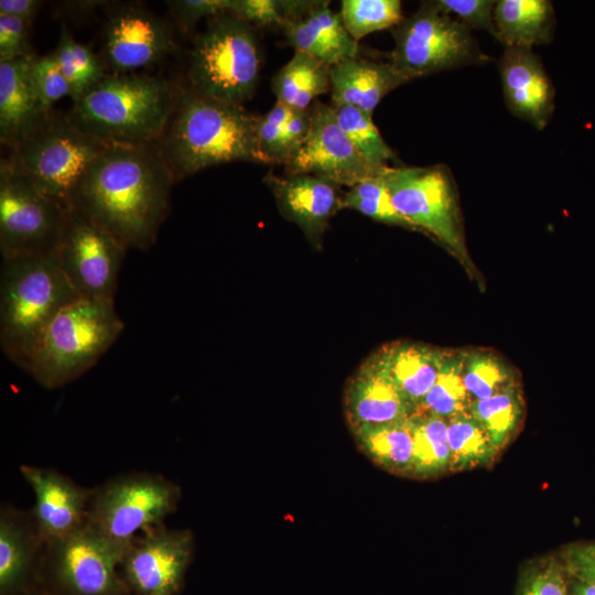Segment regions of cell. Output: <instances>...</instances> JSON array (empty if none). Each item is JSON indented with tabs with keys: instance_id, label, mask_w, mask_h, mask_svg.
Instances as JSON below:
<instances>
[{
	"instance_id": "30",
	"label": "cell",
	"mask_w": 595,
	"mask_h": 595,
	"mask_svg": "<svg viewBox=\"0 0 595 595\" xmlns=\"http://www.w3.org/2000/svg\"><path fill=\"white\" fill-rule=\"evenodd\" d=\"M465 351L445 350L436 380L415 412L448 420L467 413L472 399L463 379Z\"/></svg>"
},
{
	"instance_id": "12",
	"label": "cell",
	"mask_w": 595,
	"mask_h": 595,
	"mask_svg": "<svg viewBox=\"0 0 595 595\" xmlns=\"http://www.w3.org/2000/svg\"><path fill=\"white\" fill-rule=\"evenodd\" d=\"M126 550L86 523L66 538L47 542L40 570L64 595H123L128 587L118 567Z\"/></svg>"
},
{
	"instance_id": "22",
	"label": "cell",
	"mask_w": 595,
	"mask_h": 595,
	"mask_svg": "<svg viewBox=\"0 0 595 595\" xmlns=\"http://www.w3.org/2000/svg\"><path fill=\"white\" fill-rule=\"evenodd\" d=\"M34 56L0 62V140L11 150L51 113L44 112L33 85Z\"/></svg>"
},
{
	"instance_id": "7",
	"label": "cell",
	"mask_w": 595,
	"mask_h": 595,
	"mask_svg": "<svg viewBox=\"0 0 595 595\" xmlns=\"http://www.w3.org/2000/svg\"><path fill=\"white\" fill-rule=\"evenodd\" d=\"M107 145L75 127L66 115L51 112L8 159L40 192L69 210L79 182Z\"/></svg>"
},
{
	"instance_id": "32",
	"label": "cell",
	"mask_w": 595,
	"mask_h": 595,
	"mask_svg": "<svg viewBox=\"0 0 595 595\" xmlns=\"http://www.w3.org/2000/svg\"><path fill=\"white\" fill-rule=\"evenodd\" d=\"M451 470L489 464L499 452L488 432L469 412L447 420Z\"/></svg>"
},
{
	"instance_id": "2",
	"label": "cell",
	"mask_w": 595,
	"mask_h": 595,
	"mask_svg": "<svg viewBox=\"0 0 595 595\" xmlns=\"http://www.w3.org/2000/svg\"><path fill=\"white\" fill-rule=\"evenodd\" d=\"M258 116L182 88L175 109L155 143L174 181L234 161L261 163Z\"/></svg>"
},
{
	"instance_id": "5",
	"label": "cell",
	"mask_w": 595,
	"mask_h": 595,
	"mask_svg": "<svg viewBox=\"0 0 595 595\" xmlns=\"http://www.w3.org/2000/svg\"><path fill=\"white\" fill-rule=\"evenodd\" d=\"M123 328L113 301L78 298L50 323L25 371L46 389L63 387L94 367Z\"/></svg>"
},
{
	"instance_id": "8",
	"label": "cell",
	"mask_w": 595,
	"mask_h": 595,
	"mask_svg": "<svg viewBox=\"0 0 595 595\" xmlns=\"http://www.w3.org/2000/svg\"><path fill=\"white\" fill-rule=\"evenodd\" d=\"M181 498V487L162 474H119L94 487L86 523L106 539L128 548L144 529L164 523L177 510Z\"/></svg>"
},
{
	"instance_id": "40",
	"label": "cell",
	"mask_w": 595,
	"mask_h": 595,
	"mask_svg": "<svg viewBox=\"0 0 595 595\" xmlns=\"http://www.w3.org/2000/svg\"><path fill=\"white\" fill-rule=\"evenodd\" d=\"M33 85L44 112H52V106L65 96H71V86L63 75L54 52L34 56L31 66Z\"/></svg>"
},
{
	"instance_id": "1",
	"label": "cell",
	"mask_w": 595,
	"mask_h": 595,
	"mask_svg": "<svg viewBox=\"0 0 595 595\" xmlns=\"http://www.w3.org/2000/svg\"><path fill=\"white\" fill-rule=\"evenodd\" d=\"M174 182L155 143L108 144L79 182L72 209L126 249L148 250L170 212Z\"/></svg>"
},
{
	"instance_id": "14",
	"label": "cell",
	"mask_w": 595,
	"mask_h": 595,
	"mask_svg": "<svg viewBox=\"0 0 595 595\" xmlns=\"http://www.w3.org/2000/svg\"><path fill=\"white\" fill-rule=\"evenodd\" d=\"M190 529L165 523L144 529L128 545L120 566L134 595H175L194 553Z\"/></svg>"
},
{
	"instance_id": "21",
	"label": "cell",
	"mask_w": 595,
	"mask_h": 595,
	"mask_svg": "<svg viewBox=\"0 0 595 595\" xmlns=\"http://www.w3.org/2000/svg\"><path fill=\"white\" fill-rule=\"evenodd\" d=\"M46 542L30 509L10 504L0 508V593L23 591L34 567L41 565Z\"/></svg>"
},
{
	"instance_id": "33",
	"label": "cell",
	"mask_w": 595,
	"mask_h": 595,
	"mask_svg": "<svg viewBox=\"0 0 595 595\" xmlns=\"http://www.w3.org/2000/svg\"><path fill=\"white\" fill-rule=\"evenodd\" d=\"M469 414L488 432L500 451L518 430L523 413V401L518 385L486 399L473 400Z\"/></svg>"
},
{
	"instance_id": "17",
	"label": "cell",
	"mask_w": 595,
	"mask_h": 595,
	"mask_svg": "<svg viewBox=\"0 0 595 595\" xmlns=\"http://www.w3.org/2000/svg\"><path fill=\"white\" fill-rule=\"evenodd\" d=\"M19 468L34 493L30 510L46 543L66 538L86 524L94 487H84L53 468L28 464Z\"/></svg>"
},
{
	"instance_id": "34",
	"label": "cell",
	"mask_w": 595,
	"mask_h": 595,
	"mask_svg": "<svg viewBox=\"0 0 595 595\" xmlns=\"http://www.w3.org/2000/svg\"><path fill=\"white\" fill-rule=\"evenodd\" d=\"M463 379L472 400L489 398L517 385L509 366L482 350L465 351Z\"/></svg>"
},
{
	"instance_id": "31",
	"label": "cell",
	"mask_w": 595,
	"mask_h": 595,
	"mask_svg": "<svg viewBox=\"0 0 595 595\" xmlns=\"http://www.w3.org/2000/svg\"><path fill=\"white\" fill-rule=\"evenodd\" d=\"M53 52L71 86L73 101L78 100L108 75L101 57L87 45L77 42L65 25H62L57 46Z\"/></svg>"
},
{
	"instance_id": "46",
	"label": "cell",
	"mask_w": 595,
	"mask_h": 595,
	"mask_svg": "<svg viewBox=\"0 0 595 595\" xmlns=\"http://www.w3.org/2000/svg\"><path fill=\"white\" fill-rule=\"evenodd\" d=\"M311 108V107H310ZM292 109L283 130L285 163L294 155L306 140L311 129V109ZM284 163V164H285Z\"/></svg>"
},
{
	"instance_id": "49",
	"label": "cell",
	"mask_w": 595,
	"mask_h": 595,
	"mask_svg": "<svg viewBox=\"0 0 595 595\" xmlns=\"http://www.w3.org/2000/svg\"><path fill=\"white\" fill-rule=\"evenodd\" d=\"M35 595H51V594L40 593V594H35Z\"/></svg>"
},
{
	"instance_id": "41",
	"label": "cell",
	"mask_w": 595,
	"mask_h": 595,
	"mask_svg": "<svg viewBox=\"0 0 595 595\" xmlns=\"http://www.w3.org/2000/svg\"><path fill=\"white\" fill-rule=\"evenodd\" d=\"M566 576L560 560L544 559L524 573L518 595H567Z\"/></svg>"
},
{
	"instance_id": "39",
	"label": "cell",
	"mask_w": 595,
	"mask_h": 595,
	"mask_svg": "<svg viewBox=\"0 0 595 595\" xmlns=\"http://www.w3.org/2000/svg\"><path fill=\"white\" fill-rule=\"evenodd\" d=\"M291 107L277 100L264 115L258 116L257 142L262 164L285 163L283 130L291 112Z\"/></svg>"
},
{
	"instance_id": "25",
	"label": "cell",
	"mask_w": 595,
	"mask_h": 595,
	"mask_svg": "<svg viewBox=\"0 0 595 595\" xmlns=\"http://www.w3.org/2000/svg\"><path fill=\"white\" fill-rule=\"evenodd\" d=\"M444 351L425 344L399 342L376 354L401 394L416 411L436 380Z\"/></svg>"
},
{
	"instance_id": "29",
	"label": "cell",
	"mask_w": 595,
	"mask_h": 595,
	"mask_svg": "<svg viewBox=\"0 0 595 595\" xmlns=\"http://www.w3.org/2000/svg\"><path fill=\"white\" fill-rule=\"evenodd\" d=\"M409 422L413 436L411 476L431 478L451 470L447 420L415 412Z\"/></svg>"
},
{
	"instance_id": "13",
	"label": "cell",
	"mask_w": 595,
	"mask_h": 595,
	"mask_svg": "<svg viewBox=\"0 0 595 595\" xmlns=\"http://www.w3.org/2000/svg\"><path fill=\"white\" fill-rule=\"evenodd\" d=\"M128 249L76 209H69L56 261L79 298L113 301Z\"/></svg>"
},
{
	"instance_id": "10",
	"label": "cell",
	"mask_w": 595,
	"mask_h": 595,
	"mask_svg": "<svg viewBox=\"0 0 595 595\" xmlns=\"http://www.w3.org/2000/svg\"><path fill=\"white\" fill-rule=\"evenodd\" d=\"M382 177L399 214L415 229L429 232L468 266L470 260L450 169L443 164L389 166Z\"/></svg>"
},
{
	"instance_id": "19",
	"label": "cell",
	"mask_w": 595,
	"mask_h": 595,
	"mask_svg": "<svg viewBox=\"0 0 595 595\" xmlns=\"http://www.w3.org/2000/svg\"><path fill=\"white\" fill-rule=\"evenodd\" d=\"M263 182L283 216L296 224L313 245H318L331 217L342 208L340 186L310 174L278 176L271 171Z\"/></svg>"
},
{
	"instance_id": "18",
	"label": "cell",
	"mask_w": 595,
	"mask_h": 595,
	"mask_svg": "<svg viewBox=\"0 0 595 595\" xmlns=\"http://www.w3.org/2000/svg\"><path fill=\"white\" fill-rule=\"evenodd\" d=\"M509 111L536 129H544L554 111L555 88L532 48L507 46L499 62Z\"/></svg>"
},
{
	"instance_id": "6",
	"label": "cell",
	"mask_w": 595,
	"mask_h": 595,
	"mask_svg": "<svg viewBox=\"0 0 595 595\" xmlns=\"http://www.w3.org/2000/svg\"><path fill=\"white\" fill-rule=\"evenodd\" d=\"M261 55L253 26L231 13L209 20L188 57L190 88L205 98L244 105L257 87Z\"/></svg>"
},
{
	"instance_id": "27",
	"label": "cell",
	"mask_w": 595,
	"mask_h": 595,
	"mask_svg": "<svg viewBox=\"0 0 595 595\" xmlns=\"http://www.w3.org/2000/svg\"><path fill=\"white\" fill-rule=\"evenodd\" d=\"M358 448L377 466L396 475L411 476L413 436L409 419L350 429Z\"/></svg>"
},
{
	"instance_id": "20",
	"label": "cell",
	"mask_w": 595,
	"mask_h": 595,
	"mask_svg": "<svg viewBox=\"0 0 595 595\" xmlns=\"http://www.w3.org/2000/svg\"><path fill=\"white\" fill-rule=\"evenodd\" d=\"M349 428L408 420L415 409L401 394L377 354L348 381L344 396Z\"/></svg>"
},
{
	"instance_id": "16",
	"label": "cell",
	"mask_w": 595,
	"mask_h": 595,
	"mask_svg": "<svg viewBox=\"0 0 595 595\" xmlns=\"http://www.w3.org/2000/svg\"><path fill=\"white\" fill-rule=\"evenodd\" d=\"M102 31L101 61L111 74L134 73L176 50L167 24L141 6L115 8Z\"/></svg>"
},
{
	"instance_id": "45",
	"label": "cell",
	"mask_w": 595,
	"mask_h": 595,
	"mask_svg": "<svg viewBox=\"0 0 595 595\" xmlns=\"http://www.w3.org/2000/svg\"><path fill=\"white\" fill-rule=\"evenodd\" d=\"M569 577L595 585V543H573L560 555Z\"/></svg>"
},
{
	"instance_id": "38",
	"label": "cell",
	"mask_w": 595,
	"mask_h": 595,
	"mask_svg": "<svg viewBox=\"0 0 595 595\" xmlns=\"http://www.w3.org/2000/svg\"><path fill=\"white\" fill-rule=\"evenodd\" d=\"M316 1V0H315ZM313 0H230L228 13L251 26H280L302 17Z\"/></svg>"
},
{
	"instance_id": "24",
	"label": "cell",
	"mask_w": 595,
	"mask_h": 595,
	"mask_svg": "<svg viewBox=\"0 0 595 595\" xmlns=\"http://www.w3.org/2000/svg\"><path fill=\"white\" fill-rule=\"evenodd\" d=\"M329 1H315L302 17L284 28L288 43L328 66L358 56V42L347 32L340 13L329 9Z\"/></svg>"
},
{
	"instance_id": "23",
	"label": "cell",
	"mask_w": 595,
	"mask_h": 595,
	"mask_svg": "<svg viewBox=\"0 0 595 595\" xmlns=\"http://www.w3.org/2000/svg\"><path fill=\"white\" fill-rule=\"evenodd\" d=\"M333 108L351 106L371 115L385 96L410 80L391 62L354 57L331 66Z\"/></svg>"
},
{
	"instance_id": "9",
	"label": "cell",
	"mask_w": 595,
	"mask_h": 595,
	"mask_svg": "<svg viewBox=\"0 0 595 595\" xmlns=\"http://www.w3.org/2000/svg\"><path fill=\"white\" fill-rule=\"evenodd\" d=\"M392 35L396 45L390 62L410 80L490 61L470 30L440 11L433 1L422 2L412 15L392 29Z\"/></svg>"
},
{
	"instance_id": "43",
	"label": "cell",
	"mask_w": 595,
	"mask_h": 595,
	"mask_svg": "<svg viewBox=\"0 0 595 595\" xmlns=\"http://www.w3.org/2000/svg\"><path fill=\"white\" fill-rule=\"evenodd\" d=\"M166 3L180 28L187 31L204 18L212 19L228 12L230 0H174Z\"/></svg>"
},
{
	"instance_id": "37",
	"label": "cell",
	"mask_w": 595,
	"mask_h": 595,
	"mask_svg": "<svg viewBox=\"0 0 595 595\" xmlns=\"http://www.w3.org/2000/svg\"><path fill=\"white\" fill-rule=\"evenodd\" d=\"M342 208L355 209L378 221L415 229L394 208L382 174L349 187L342 196Z\"/></svg>"
},
{
	"instance_id": "4",
	"label": "cell",
	"mask_w": 595,
	"mask_h": 595,
	"mask_svg": "<svg viewBox=\"0 0 595 595\" xmlns=\"http://www.w3.org/2000/svg\"><path fill=\"white\" fill-rule=\"evenodd\" d=\"M78 298L55 255L2 258L0 346L6 357L26 370L50 323Z\"/></svg>"
},
{
	"instance_id": "44",
	"label": "cell",
	"mask_w": 595,
	"mask_h": 595,
	"mask_svg": "<svg viewBox=\"0 0 595 595\" xmlns=\"http://www.w3.org/2000/svg\"><path fill=\"white\" fill-rule=\"evenodd\" d=\"M30 28L18 18L0 13V62L34 54L29 43Z\"/></svg>"
},
{
	"instance_id": "15",
	"label": "cell",
	"mask_w": 595,
	"mask_h": 595,
	"mask_svg": "<svg viewBox=\"0 0 595 595\" xmlns=\"http://www.w3.org/2000/svg\"><path fill=\"white\" fill-rule=\"evenodd\" d=\"M311 129L301 148L283 165L284 174H310L338 186H354L387 167L369 163L337 123L333 107L314 101Z\"/></svg>"
},
{
	"instance_id": "35",
	"label": "cell",
	"mask_w": 595,
	"mask_h": 595,
	"mask_svg": "<svg viewBox=\"0 0 595 595\" xmlns=\"http://www.w3.org/2000/svg\"><path fill=\"white\" fill-rule=\"evenodd\" d=\"M333 109L342 130L369 163L387 167L389 161L396 160V153L382 139L371 115L351 106Z\"/></svg>"
},
{
	"instance_id": "42",
	"label": "cell",
	"mask_w": 595,
	"mask_h": 595,
	"mask_svg": "<svg viewBox=\"0 0 595 595\" xmlns=\"http://www.w3.org/2000/svg\"><path fill=\"white\" fill-rule=\"evenodd\" d=\"M435 7L452 17L454 14L459 22L469 30L479 29L489 32L497 39V30L494 20L496 1L494 0H435Z\"/></svg>"
},
{
	"instance_id": "28",
	"label": "cell",
	"mask_w": 595,
	"mask_h": 595,
	"mask_svg": "<svg viewBox=\"0 0 595 595\" xmlns=\"http://www.w3.org/2000/svg\"><path fill=\"white\" fill-rule=\"evenodd\" d=\"M331 66L300 51L271 80L277 100L299 110L309 109L317 96L331 89Z\"/></svg>"
},
{
	"instance_id": "11",
	"label": "cell",
	"mask_w": 595,
	"mask_h": 595,
	"mask_svg": "<svg viewBox=\"0 0 595 595\" xmlns=\"http://www.w3.org/2000/svg\"><path fill=\"white\" fill-rule=\"evenodd\" d=\"M68 210L40 192L8 158L0 164L2 258L54 255Z\"/></svg>"
},
{
	"instance_id": "48",
	"label": "cell",
	"mask_w": 595,
	"mask_h": 595,
	"mask_svg": "<svg viewBox=\"0 0 595 595\" xmlns=\"http://www.w3.org/2000/svg\"><path fill=\"white\" fill-rule=\"evenodd\" d=\"M573 594L574 595H595V585L573 580Z\"/></svg>"
},
{
	"instance_id": "47",
	"label": "cell",
	"mask_w": 595,
	"mask_h": 595,
	"mask_svg": "<svg viewBox=\"0 0 595 595\" xmlns=\"http://www.w3.org/2000/svg\"><path fill=\"white\" fill-rule=\"evenodd\" d=\"M42 3L39 0H1L0 13L18 18L31 26Z\"/></svg>"
},
{
	"instance_id": "26",
	"label": "cell",
	"mask_w": 595,
	"mask_h": 595,
	"mask_svg": "<svg viewBox=\"0 0 595 595\" xmlns=\"http://www.w3.org/2000/svg\"><path fill=\"white\" fill-rule=\"evenodd\" d=\"M494 20L497 40L505 47L532 48L553 39L555 13L549 0H498Z\"/></svg>"
},
{
	"instance_id": "36",
	"label": "cell",
	"mask_w": 595,
	"mask_h": 595,
	"mask_svg": "<svg viewBox=\"0 0 595 595\" xmlns=\"http://www.w3.org/2000/svg\"><path fill=\"white\" fill-rule=\"evenodd\" d=\"M340 15L357 42L375 31L394 28L404 19L399 0H343Z\"/></svg>"
},
{
	"instance_id": "3",
	"label": "cell",
	"mask_w": 595,
	"mask_h": 595,
	"mask_svg": "<svg viewBox=\"0 0 595 595\" xmlns=\"http://www.w3.org/2000/svg\"><path fill=\"white\" fill-rule=\"evenodd\" d=\"M180 88L164 78L108 74L66 113L83 132L107 144H152L162 136Z\"/></svg>"
}]
</instances>
